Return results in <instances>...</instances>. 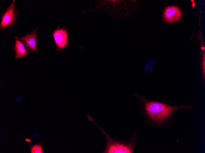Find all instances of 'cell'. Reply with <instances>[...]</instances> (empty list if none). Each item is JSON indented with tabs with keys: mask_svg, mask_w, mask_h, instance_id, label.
<instances>
[{
	"mask_svg": "<svg viewBox=\"0 0 205 153\" xmlns=\"http://www.w3.org/2000/svg\"><path fill=\"white\" fill-rule=\"evenodd\" d=\"M177 108L167 104L154 101L145 104V109L148 116L152 120L159 123L167 121Z\"/></svg>",
	"mask_w": 205,
	"mask_h": 153,
	"instance_id": "1",
	"label": "cell"
},
{
	"mask_svg": "<svg viewBox=\"0 0 205 153\" xmlns=\"http://www.w3.org/2000/svg\"><path fill=\"white\" fill-rule=\"evenodd\" d=\"M16 0H13L8 7L1 14L0 30L15 26L17 21L19 13L15 6Z\"/></svg>",
	"mask_w": 205,
	"mask_h": 153,
	"instance_id": "2",
	"label": "cell"
},
{
	"mask_svg": "<svg viewBox=\"0 0 205 153\" xmlns=\"http://www.w3.org/2000/svg\"><path fill=\"white\" fill-rule=\"evenodd\" d=\"M98 126L106 136V149L103 153H133L134 148L133 145L132 144H124L115 141L109 136L98 125Z\"/></svg>",
	"mask_w": 205,
	"mask_h": 153,
	"instance_id": "3",
	"label": "cell"
},
{
	"mask_svg": "<svg viewBox=\"0 0 205 153\" xmlns=\"http://www.w3.org/2000/svg\"><path fill=\"white\" fill-rule=\"evenodd\" d=\"M38 27L32 31L19 37V39L24 43L28 52H34L38 53L37 47Z\"/></svg>",
	"mask_w": 205,
	"mask_h": 153,
	"instance_id": "4",
	"label": "cell"
},
{
	"mask_svg": "<svg viewBox=\"0 0 205 153\" xmlns=\"http://www.w3.org/2000/svg\"><path fill=\"white\" fill-rule=\"evenodd\" d=\"M57 49L61 51L66 47L68 43V34L64 28H58L52 33Z\"/></svg>",
	"mask_w": 205,
	"mask_h": 153,
	"instance_id": "5",
	"label": "cell"
},
{
	"mask_svg": "<svg viewBox=\"0 0 205 153\" xmlns=\"http://www.w3.org/2000/svg\"><path fill=\"white\" fill-rule=\"evenodd\" d=\"M182 13L176 6H169L166 8L164 12V17L165 21L172 23L179 20Z\"/></svg>",
	"mask_w": 205,
	"mask_h": 153,
	"instance_id": "6",
	"label": "cell"
},
{
	"mask_svg": "<svg viewBox=\"0 0 205 153\" xmlns=\"http://www.w3.org/2000/svg\"><path fill=\"white\" fill-rule=\"evenodd\" d=\"M13 49L15 53V59L25 58L29 53L25 48L23 43L17 36H15Z\"/></svg>",
	"mask_w": 205,
	"mask_h": 153,
	"instance_id": "7",
	"label": "cell"
},
{
	"mask_svg": "<svg viewBox=\"0 0 205 153\" xmlns=\"http://www.w3.org/2000/svg\"><path fill=\"white\" fill-rule=\"evenodd\" d=\"M44 140L41 142L33 145H29L31 152L32 153H43L42 148V144Z\"/></svg>",
	"mask_w": 205,
	"mask_h": 153,
	"instance_id": "8",
	"label": "cell"
},
{
	"mask_svg": "<svg viewBox=\"0 0 205 153\" xmlns=\"http://www.w3.org/2000/svg\"><path fill=\"white\" fill-rule=\"evenodd\" d=\"M191 2H192V6L194 8L195 5V3L194 2V0H191Z\"/></svg>",
	"mask_w": 205,
	"mask_h": 153,
	"instance_id": "9",
	"label": "cell"
},
{
	"mask_svg": "<svg viewBox=\"0 0 205 153\" xmlns=\"http://www.w3.org/2000/svg\"><path fill=\"white\" fill-rule=\"evenodd\" d=\"M25 140L26 141H29V142H31V141L30 140H29V139H26Z\"/></svg>",
	"mask_w": 205,
	"mask_h": 153,
	"instance_id": "10",
	"label": "cell"
},
{
	"mask_svg": "<svg viewBox=\"0 0 205 153\" xmlns=\"http://www.w3.org/2000/svg\"><path fill=\"white\" fill-rule=\"evenodd\" d=\"M201 49H202V50H204V47H202L201 48Z\"/></svg>",
	"mask_w": 205,
	"mask_h": 153,
	"instance_id": "11",
	"label": "cell"
}]
</instances>
